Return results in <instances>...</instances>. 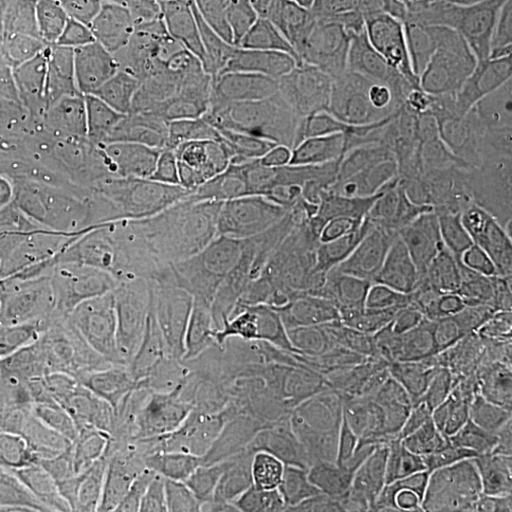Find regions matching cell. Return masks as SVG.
<instances>
[{"label": "cell", "instance_id": "29", "mask_svg": "<svg viewBox=\"0 0 512 512\" xmlns=\"http://www.w3.org/2000/svg\"><path fill=\"white\" fill-rule=\"evenodd\" d=\"M239 10L255 19L270 52L323 35V16L308 0H203Z\"/></svg>", "mask_w": 512, "mask_h": 512}, {"label": "cell", "instance_id": "23", "mask_svg": "<svg viewBox=\"0 0 512 512\" xmlns=\"http://www.w3.org/2000/svg\"><path fill=\"white\" fill-rule=\"evenodd\" d=\"M95 92L76 74L2 67L0 107L27 137L67 118Z\"/></svg>", "mask_w": 512, "mask_h": 512}, {"label": "cell", "instance_id": "4", "mask_svg": "<svg viewBox=\"0 0 512 512\" xmlns=\"http://www.w3.org/2000/svg\"><path fill=\"white\" fill-rule=\"evenodd\" d=\"M78 323L167 376H181L211 355L228 353L202 291L175 274L105 277Z\"/></svg>", "mask_w": 512, "mask_h": 512}, {"label": "cell", "instance_id": "10", "mask_svg": "<svg viewBox=\"0 0 512 512\" xmlns=\"http://www.w3.org/2000/svg\"><path fill=\"white\" fill-rule=\"evenodd\" d=\"M190 82L224 109L253 92L270 61V44L255 19L213 2L177 50Z\"/></svg>", "mask_w": 512, "mask_h": 512}, {"label": "cell", "instance_id": "24", "mask_svg": "<svg viewBox=\"0 0 512 512\" xmlns=\"http://www.w3.org/2000/svg\"><path fill=\"white\" fill-rule=\"evenodd\" d=\"M73 38L80 76L93 90H109L137 38L112 0H73Z\"/></svg>", "mask_w": 512, "mask_h": 512}, {"label": "cell", "instance_id": "21", "mask_svg": "<svg viewBox=\"0 0 512 512\" xmlns=\"http://www.w3.org/2000/svg\"><path fill=\"white\" fill-rule=\"evenodd\" d=\"M0 59L4 69H48L80 76L74 52L73 0H21Z\"/></svg>", "mask_w": 512, "mask_h": 512}, {"label": "cell", "instance_id": "34", "mask_svg": "<svg viewBox=\"0 0 512 512\" xmlns=\"http://www.w3.org/2000/svg\"><path fill=\"white\" fill-rule=\"evenodd\" d=\"M467 143L512 147V99L473 93L458 126L442 147Z\"/></svg>", "mask_w": 512, "mask_h": 512}, {"label": "cell", "instance_id": "9", "mask_svg": "<svg viewBox=\"0 0 512 512\" xmlns=\"http://www.w3.org/2000/svg\"><path fill=\"white\" fill-rule=\"evenodd\" d=\"M84 253L107 277L173 274V220L164 188L129 192L93 215Z\"/></svg>", "mask_w": 512, "mask_h": 512}, {"label": "cell", "instance_id": "38", "mask_svg": "<svg viewBox=\"0 0 512 512\" xmlns=\"http://www.w3.org/2000/svg\"><path fill=\"white\" fill-rule=\"evenodd\" d=\"M21 0H0V54H2V46H4V38L8 33V27L12 23V18L19 8Z\"/></svg>", "mask_w": 512, "mask_h": 512}, {"label": "cell", "instance_id": "19", "mask_svg": "<svg viewBox=\"0 0 512 512\" xmlns=\"http://www.w3.org/2000/svg\"><path fill=\"white\" fill-rule=\"evenodd\" d=\"M173 220V256L177 275L192 289H207L220 262L249 232L226 219L213 205L181 188L169 192Z\"/></svg>", "mask_w": 512, "mask_h": 512}, {"label": "cell", "instance_id": "36", "mask_svg": "<svg viewBox=\"0 0 512 512\" xmlns=\"http://www.w3.org/2000/svg\"><path fill=\"white\" fill-rule=\"evenodd\" d=\"M29 376L18 355L0 349V416L16 412L27 401Z\"/></svg>", "mask_w": 512, "mask_h": 512}, {"label": "cell", "instance_id": "16", "mask_svg": "<svg viewBox=\"0 0 512 512\" xmlns=\"http://www.w3.org/2000/svg\"><path fill=\"white\" fill-rule=\"evenodd\" d=\"M509 202L512 147L467 143L423 156L420 211Z\"/></svg>", "mask_w": 512, "mask_h": 512}, {"label": "cell", "instance_id": "40", "mask_svg": "<svg viewBox=\"0 0 512 512\" xmlns=\"http://www.w3.org/2000/svg\"><path fill=\"white\" fill-rule=\"evenodd\" d=\"M501 2V6H503V10H505V14L509 16L512 23V0H499Z\"/></svg>", "mask_w": 512, "mask_h": 512}, {"label": "cell", "instance_id": "26", "mask_svg": "<svg viewBox=\"0 0 512 512\" xmlns=\"http://www.w3.org/2000/svg\"><path fill=\"white\" fill-rule=\"evenodd\" d=\"M454 44L465 88L475 92L482 78L512 44V23L499 0H458L454 16Z\"/></svg>", "mask_w": 512, "mask_h": 512}, {"label": "cell", "instance_id": "37", "mask_svg": "<svg viewBox=\"0 0 512 512\" xmlns=\"http://www.w3.org/2000/svg\"><path fill=\"white\" fill-rule=\"evenodd\" d=\"M476 95L512 99V44L499 61L490 69V73L482 78L476 88Z\"/></svg>", "mask_w": 512, "mask_h": 512}, {"label": "cell", "instance_id": "12", "mask_svg": "<svg viewBox=\"0 0 512 512\" xmlns=\"http://www.w3.org/2000/svg\"><path fill=\"white\" fill-rule=\"evenodd\" d=\"M323 35L336 67L408 128L410 109L385 21L384 0H342L321 10Z\"/></svg>", "mask_w": 512, "mask_h": 512}, {"label": "cell", "instance_id": "18", "mask_svg": "<svg viewBox=\"0 0 512 512\" xmlns=\"http://www.w3.org/2000/svg\"><path fill=\"white\" fill-rule=\"evenodd\" d=\"M385 21L395 42L404 95L410 109L406 135L423 156L446 143L467 109L473 92L456 86L418 54L391 18L384 0Z\"/></svg>", "mask_w": 512, "mask_h": 512}, {"label": "cell", "instance_id": "7", "mask_svg": "<svg viewBox=\"0 0 512 512\" xmlns=\"http://www.w3.org/2000/svg\"><path fill=\"white\" fill-rule=\"evenodd\" d=\"M38 202L61 238L84 251L93 219L92 99L67 118L27 137Z\"/></svg>", "mask_w": 512, "mask_h": 512}, {"label": "cell", "instance_id": "32", "mask_svg": "<svg viewBox=\"0 0 512 512\" xmlns=\"http://www.w3.org/2000/svg\"><path fill=\"white\" fill-rule=\"evenodd\" d=\"M490 478L435 471L397 507L385 512H488Z\"/></svg>", "mask_w": 512, "mask_h": 512}, {"label": "cell", "instance_id": "28", "mask_svg": "<svg viewBox=\"0 0 512 512\" xmlns=\"http://www.w3.org/2000/svg\"><path fill=\"white\" fill-rule=\"evenodd\" d=\"M186 84L192 82L179 52L152 38L137 35L110 90L150 99L183 88Z\"/></svg>", "mask_w": 512, "mask_h": 512}, {"label": "cell", "instance_id": "14", "mask_svg": "<svg viewBox=\"0 0 512 512\" xmlns=\"http://www.w3.org/2000/svg\"><path fill=\"white\" fill-rule=\"evenodd\" d=\"M437 471L490 478L512 471V389L444 406L435 437Z\"/></svg>", "mask_w": 512, "mask_h": 512}, {"label": "cell", "instance_id": "39", "mask_svg": "<svg viewBox=\"0 0 512 512\" xmlns=\"http://www.w3.org/2000/svg\"><path fill=\"white\" fill-rule=\"evenodd\" d=\"M310 4H313L315 8H319V10H323V8H329L332 4H336V2H342V0H308Z\"/></svg>", "mask_w": 512, "mask_h": 512}, {"label": "cell", "instance_id": "30", "mask_svg": "<svg viewBox=\"0 0 512 512\" xmlns=\"http://www.w3.org/2000/svg\"><path fill=\"white\" fill-rule=\"evenodd\" d=\"M298 357L329 368L359 370L355 319L348 300H321L311 327L310 340Z\"/></svg>", "mask_w": 512, "mask_h": 512}, {"label": "cell", "instance_id": "6", "mask_svg": "<svg viewBox=\"0 0 512 512\" xmlns=\"http://www.w3.org/2000/svg\"><path fill=\"white\" fill-rule=\"evenodd\" d=\"M148 143L156 181L171 192L188 188L236 145L238 129L228 110L186 84L148 99Z\"/></svg>", "mask_w": 512, "mask_h": 512}, {"label": "cell", "instance_id": "13", "mask_svg": "<svg viewBox=\"0 0 512 512\" xmlns=\"http://www.w3.org/2000/svg\"><path fill=\"white\" fill-rule=\"evenodd\" d=\"M93 215L116 198L162 188L148 143V99L99 90L93 93Z\"/></svg>", "mask_w": 512, "mask_h": 512}, {"label": "cell", "instance_id": "17", "mask_svg": "<svg viewBox=\"0 0 512 512\" xmlns=\"http://www.w3.org/2000/svg\"><path fill=\"white\" fill-rule=\"evenodd\" d=\"M429 255H446L512 274V202L423 209L404 232Z\"/></svg>", "mask_w": 512, "mask_h": 512}, {"label": "cell", "instance_id": "1", "mask_svg": "<svg viewBox=\"0 0 512 512\" xmlns=\"http://www.w3.org/2000/svg\"><path fill=\"white\" fill-rule=\"evenodd\" d=\"M25 406L84 454L128 467L169 465L236 440L232 425L183 376L141 380L54 359H29Z\"/></svg>", "mask_w": 512, "mask_h": 512}, {"label": "cell", "instance_id": "2", "mask_svg": "<svg viewBox=\"0 0 512 512\" xmlns=\"http://www.w3.org/2000/svg\"><path fill=\"white\" fill-rule=\"evenodd\" d=\"M446 404L395 403L382 389L287 439L264 440L294 512H385L437 471Z\"/></svg>", "mask_w": 512, "mask_h": 512}, {"label": "cell", "instance_id": "22", "mask_svg": "<svg viewBox=\"0 0 512 512\" xmlns=\"http://www.w3.org/2000/svg\"><path fill=\"white\" fill-rule=\"evenodd\" d=\"M401 279L440 281L435 258L406 234L344 241L336 245V277L329 298L349 300L366 285Z\"/></svg>", "mask_w": 512, "mask_h": 512}, {"label": "cell", "instance_id": "25", "mask_svg": "<svg viewBox=\"0 0 512 512\" xmlns=\"http://www.w3.org/2000/svg\"><path fill=\"white\" fill-rule=\"evenodd\" d=\"M385 6L408 44L448 80L465 88V71L454 44L458 0H385Z\"/></svg>", "mask_w": 512, "mask_h": 512}, {"label": "cell", "instance_id": "15", "mask_svg": "<svg viewBox=\"0 0 512 512\" xmlns=\"http://www.w3.org/2000/svg\"><path fill=\"white\" fill-rule=\"evenodd\" d=\"M497 389L484 323H461L444 346L404 368L382 387L395 403H458Z\"/></svg>", "mask_w": 512, "mask_h": 512}, {"label": "cell", "instance_id": "20", "mask_svg": "<svg viewBox=\"0 0 512 512\" xmlns=\"http://www.w3.org/2000/svg\"><path fill=\"white\" fill-rule=\"evenodd\" d=\"M281 162L266 150L238 141L209 165L186 190L213 205L226 219L256 228Z\"/></svg>", "mask_w": 512, "mask_h": 512}, {"label": "cell", "instance_id": "5", "mask_svg": "<svg viewBox=\"0 0 512 512\" xmlns=\"http://www.w3.org/2000/svg\"><path fill=\"white\" fill-rule=\"evenodd\" d=\"M348 302L359 370L382 384L452 340L463 321L458 298L431 279L372 283Z\"/></svg>", "mask_w": 512, "mask_h": 512}, {"label": "cell", "instance_id": "11", "mask_svg": "<svg viewBox=\"0 0 512 512\" xmlns=\"http://www.w3.org/2000/svg\"><path fill=\"white\" fill-rule=\"evenodd\" d=\"M228 353L298 357L310 340L321 300L266 285L202 289Z\"/></svg>", "mask_w": 512, "mask_h": 512}, {"label": "cell", "instance_id": "3", "mask_svg": "<svg viewBox=\"0 0 512 512\" xmlns=\"http://www.w3.org/2000/svg\"><path fill=\"white\" fill-rule=\"evenodd\" d=\"M184 376L230 421L239 440L287 439L332 420L385 384L361 370L300 357L217 353Z\"/></svg>", "mask_w": 512, "mask_h": 512}, {"label": "cell", "instance_id": "27", "mask_svg": "<svg viewBox=\"0 0 512 512\" xmlns=\"http://www.w3.org/2000/svg\"><path fill=\"white\" fill-rule=\"evenodd\" d=\"M440 270V281L454 293L463 308L461 323H488L512 319V274L461 260L431 255Z\"/></svg>", "mask_w": 512, "mask_h": 512}, {"label": "cell", "instance_id": "33", "mask_svg": "<svg viewBox=\"0 0 512 512\" xmlns=\"http://www.w3.org/2000/svg\"><path fill=\"white\" fill-rule=\"evenodd\" d=\"M135 33L179 50L202 16L203 0H112Z\"/></svg>", "mask_w": 512, "mask_h": 512}, {"label": "cell", "instance_id": "31", "mask_svg": "<svg viewBox=\"0 0 512 512\" xmlns=\"http://www.w3.org/2000/svg\"><path fill=\"white\" fill-rule=\"evenodd\" d=\"M78 454L84 452L57 437L27 406L0 416V467L18 463L65 461L76 458Z\"/></svg>", "mask_w": 512, "mask_h": 512}, {"label": "cell", "instance_id": "35", "mask_svg": "<svg viewBox=\"0 0 512 512\" xmlns=\"http://www.w3.org/2000/svg\"><path fill=\"white\" fill-rule=\"evenodd\" d=\"M0 194L38 205L37 186L27 152V135L0 107Z\"/></svg>", "mask_w": 512, "mask_h": 512}, {"label": "cell", "instance_id": "41", "mask_svg": "<svg viewBox=\"0 0 512 512\" xmlns=\"http://www.w3.org/2000/svg\"><path fill=\"white\" fill-rule=\"evenodd\" d=\"M0 82H2V59H0Z\"/></svg>", "mask_w": 512, "mask_h": 512}, {"label": "cell", "instance_id": "8", "mask_svg": "<svg viewBox=\"0 0 512 512\" xmlns=\"http://www.w3.org/2000/svg\"><path fill=\"white\" fill-rule=\"evenodd\" d=\"M334 277V243L296 224L256 226L220 262L207 289L266 285L325 300L334 289Z\"/></svg>", "mask_w": 512, "mask_h": 512}]
</instances>
